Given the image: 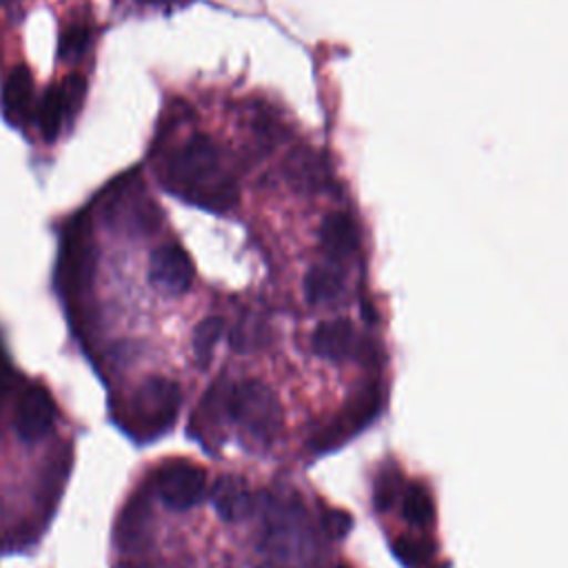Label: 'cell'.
<instances>
[{
	"instance_id": "6da1fadb",
	"label": "cell",
	"mask_w": 568,
	"mask_h": 568,
	"mask_svg": "<svg viewBox=\"0 0 568 568\" xmlns=\"http://www.w3.org/2000/svg\"><path fill=\"white\" fill-rule=\"evenodd\" d=\"M49 291L67 339L104 390L109 424L133 446L169 437L204 371L191 313L200 277L140 171H126L53 224Z\"/></svg>"
},
{
	"instance_id": "7a4b0ae2",
	"label": "cell",
	"mask_w": 568,
	"mask_h": 568,
	"mask_svg": "<svg viewBox=\"0 0 568 568\" xmlns=\"http://www.w3.org/2000/svg\"><path fill=\"white\" fill-rule=\"evenodd\" d=\"M84 426L16 359L0 322V559L33 557L67 497Z\"/></svg>"
},
{
	"instance_id": "3957f363",
	"label": "cell",
	"mask_w": 568,
	"mask_h": 568,
	"mask_svg": "<svg viewBox=\"0 0 568 568\" xmlns=\"http://www.w3.org/2000/svg\"><path fill=\"white\" fill-rule=\"evenodd\" d=\"M189 104L178 102L158 126L151 162L158 182L182 202L224 215L240 202L235 171L220 144L204 131L186 124Z\"/></svg>"
},
{
	"instance_id": "277c9868",
	"label": "cell",
	"mask_w": 568,
	"mask_h": 568,
	"mask_svg": "<svg viewBox=\"0 0 568 568\" xmlns=\"http://www.w3.org/2000/svg\"><path fill=\"white\" fill-rule=\"evenodd\" d=\"M87 98V78L71 73L64 82L47 89L36 104L33 124L47 142H55L58 135L73 122Z\"/></svg>"
},
{
	"instance_id": "5b68a950",
	"label": "cell",
	"mask_w": 568,
	"mask_h": 568,
	"mask_svg": "<svg viewBox=\"0 0 568 568\" xmlns=\"http://www.w3.org/2000/svg\"><path fill=\"white\" fill-rule=\"evenodd\" d=\"M0 104L4 118L16 124L24 126L33 122L38 95H36V82L27 67H16L4 73L2 89H0Z\"/></svg>"
},
{
	"instance_id": "8992f818",
	"label": "cell",
	"mask_w": 568,
	"mask_h": 568,
	"mask_svg": "<svg viewBox=\"0 0 568 568\" xmlns=\"http://www.w3.org/2000/svg\"><path fill=\"white\" fill-rule=\"evenodd\" d=\"M284 178L300 191L317 193L328 189L331 171L324 155L311 146H295L282 164Z\"/></svg>"
},
{
	"instance_id": "52a82bcc",
	"label": "cell",
	"mask_w": 568,
	"mask_h": 568,
	"mask_svg": "<svg viewBox=\"0 0 568 568\" xmlns=\"http://www.w3.org/2000/svg\"><path fill=\"white\" fill-rule=\"evenodd\" d=\"M311 346H313L315 355H320L324 359H331V362L348 359L357 351L355 326L342 317L324 320L315 326V331L311 335Z\"/></svg>"
},
{
	"instance_id": "ba28073f",
	"label": "cell",
	"mask_w": 568,
	"mask_h": 568,
	"mask_svg": "<svg viewBox=\"0 0 568 568\" xmlns=\"http://www.w3.org/2000/svg\"><path fill=\"white\" fill-rule=\"evenodd\" d=\"M320 246L326 253V257L335 260H344L348 257L357 244H359V231L355 220L344 213V211H335L331 215H326L320 224Z\"/></svg>"
},
{
	"instance_id": "9c48e42d",
	"label": "cell",
	"mask_w": 568,
	"mask_h": 568,
	"mask_svg": "<svg viewBox=\"0 0 568 568\" xmlns=\"http://www.w3.org/2000/svg\"><path fill=\"white\" fill-rule=\"evenodd\" d=\"M302 288H304V300L311 306L335 304L344 295V273L333 260L317 262L306 271Z\"/></svg>"
},
{
	"instance_id": "30bf717a",
	"label": "cell",
	"mask_w": 568,
	"mask_h": 568,
	"mask_svg": "<svg viewBox=\"0 0 568 568\" xmlns=\"http://www.w3.org/2000/svg\"><path fill=\"white\" fill-rule=\"evenodd\" d=\"M268 326L264 324L262 317H257L251 311L240 313L233 322H229L226 331V346L235 355H253L262 351L268 344Z\"/></svg>"
},
{
	"instance_id": "8fae6325",
	"label": "cell",
	"mask_w": 568,
	"mask_h": 568,
	"mask_svg": "<svg viewBox=\"0 0 568 568\" xmlns=\"http://www.w3.org/2000/svg\"><path fill=\"white\" fill-rule=\"evenodd\" d=\"M93 38H95V29H93V22L89 20V16H75L60 31L58 55L67 62H78L89 53Z\"/></svg>"
},
{
	"instance_id": "7c38bea8",
	"label": "cell",
	"mask_w": 568,
	"mask_h": 568,
	"mask_svg": "<svg viewBox=\"0 0 568 568\" xmlns=\"http://www.w3.org/2000/svg\"><path fill=\"white\" fill-rule=\"evenodd\" d=\"M402 513L404 517L415 524V526H424L433 519V501L430 495L419 488V486H410L404 497H402Z\"/></svg>"
},
{
	"instance_id": "4fadbf2b",
	"label": "cell",
	"mask_w": 568,
	"mask_h": 568,
	"mask_svg": "<svg viewBox=\"0 0 568 568\" xmlns=\"http://www.w3.org/2000/svg\"><path fill=\"white\" fill-rule=\"evenodd\" d=\"M395 552L406 561V564H422L428 555V550L424 548L422 541H415V539H397L395 544Z\"/></svg>"
},
{
	"instance_id": "5bb4252c",
	"label": "cell",
	"mask_w": 568,
	"mask_h": 568,
	"mask_svg": "<svg viewBox=\"0 0 568 568\" xmlns=\"http://www.w3.org/2000/svg\"><path fill=\"white\" fill-rule=\"evenodd\" d=\"M326 526L335 528V535H344L348 530V517L344 513H328Z\"/></svg>"
},
{
	"instance_id": "9a60e30c",
	"label": "cell",
	"mask_w": 568,
	"mask_h": 568,
	"mask_svg": "<svg viewBox=\"0 0 568 568\" xmlns=\"http://www.w3.org/2000/svg\"><path fill=\"white\" fill-rule=\"evenodd\" d=\"M133 2L144 4V7H171V4H182L189 0H133Z\"/></svg>"
},
{
	"instance_id": "2e32d148",
	"label": "cell",
	"mask_w": 568,
	"mask_h": 568,
	"mask_svg": "<svg viewBox=\"0 0 568 568\" xmlns=\"http://www.w3.org/2000/svg\"><path fill=\"white\" fill-rule=\"evenodd\" d=\"M255 568H284V566H277V564H271V561H262Z\"/></svg>"
},
{
	"instance_id": "e0dca14e",
	"label": "cell",
	"mask_w": 568,
	"mask_h": 568,
	"mask_svg": "<svg viewBox=\"0 0 568 568\" xmlns=\"http://www.w3.org/2000/svg\"><path fill=\"white\" fill-rule=\"evenodd\" d=\"M20 0H0V7H11V4H18Z\"/></svg>"
},
{
	"instance_id": "ac0fdd59",
	"label": "cell",
	"mask_w": 568,
	"mask_h": 568,
	"mask_svg": "<svg viewBox=\"0 0 568 568\" xmlns=\"http://www.w3.org/2000/svg\"><path fill=\"white\" fill-rule=\"evenodd\" d=\"M339 568H346V566H339Z\"/></svg>"
}]
</instances>
